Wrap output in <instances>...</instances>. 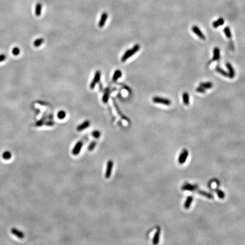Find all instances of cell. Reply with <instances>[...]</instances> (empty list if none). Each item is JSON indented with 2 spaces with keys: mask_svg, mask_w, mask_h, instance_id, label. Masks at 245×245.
I'll return each mask as SVG.
<instances>
[{
  "mask_svg": "<svg viewBox=\"0 0 245 245\" xmlns=\"http://www.w3.org/2000/svg\"><path fill=\"white\" fill-rule=\"evenodd\" d=\"M140 48V46L139 44H135L132 48L128 49L125 52L124 55L121 57V61L122 62L126 61L128 59L131 57V56H133L134 54H135L136 53L138 52Z\"/></svg>",
  "mask_w": 245,
  "mask_h": 245,
  "instance_id": "obj_1",
  "label": "cell"
},
{
  "mask_svg": "<svg viewBox=\"0 0 245 245\" xmlns=\"http://www.w3.org/2000/svg\"><path fill=\"white\" fill-rule=\"evenodd\" d=\"M152 100H153L154 103L162 104L166 106H170V104H171V102L169 99H167V98H162L160 97H153Z\"/></svg>",
  "mask_w": 245,
  "mask_h": 245,
  "instance_id": "obj_2",
  "label": "cell"
},
{
  "mask_svg": "<svg viewBox=\"0 0 245 245\" xmlns=\"http://www.w3.org/2000/svg\"><path fill=\"white\" fill-rule=\"evenodd\" d=\"M100 77L101 72L99 70H97L96 72L95 73L94 78L91 81L90 84V89H93L95 87V85H96L100 80Z\"/></svg>",
  "mask_w": 245,
  "mask_h": 245,
  "instance_id": "obj_3",
  "label": "cell"
},
{
  "mask_svg": "<svg viewBox=\"0 0 245 245\" xmlns=\"http://www.w3.org/2000/svg\"><path fill=\"white\" fill-rule=\"evenodd\" d=\"M220 57V49L218 47H215L214 49H213V57L211 60L209 61L207 63V65H210L212 62L215 61H218L219 60Z\"/></svg>",
  "mask_w": 245,
  "mask_h": 245,
  "instance_id": "obj_4",
  "label": "cell"
},
{
  "mask_svg": "<svg viewBox=\"0 0 245 245\" xmlns=\"http://www.w3.org/2000/svg\"><path fill=\"white\" fill-rule=\"evenodd\" d=\"M112 167H113V162L111 160H110L108 161V162H107V169H106V174H105L106 178L109 179L110 177H111Z\"/></svg>",
  "mask_w": 245,
  "mask_h": 245,
  "instance_id": "obj_5",
  "label": "cell"
},
{
  "mask_svg": "<svg viewBox=\"0 0 245 245\" xmlns=\"http://www.w3.org/2000/svg\"><path fill=\"white\" fill-rule=\"evenodd\" d=\"M107 18H108V14L106 12H103L102 14L101 15L99 23H98V26L100 28H102L105 25Z\"/></svg>",
  "mask_w": 245,
  "mask_h": 245,
  "instance_id": "obj_6",
  "label": "cell"
},
{
  "mask_svg": "<svg viewBox=\"0 0 245 245\" xmlns=\"http://www.w3.org/2000/svg\"><path fill=\"white\" fill-rule=\"evenodd\" d=\"M192 31L194 32V33H195V34H196L197 35H198V37L199 38H200L202 40H205V35L203 34V32H201V31L200 30V29L198 26H193L192 27Z\"/></svg>",
  "mask_w": 245,
  "mask_h": 245,
  "instance_id": "obj_7",
  "label": "cell"
},
{
  "mask_svg": "<svg viewBox=\"0 0 245 245\" xmlns=\"http://www.w3.org/2000/svg\"><path fill=\"white\" fill-rule=\"evenodd\" d=\"M82 147V142L81 141H79L77 143L76 145L74 146V147L72 150V153L74 156H77L78 155L80 152L81 151V149Z\"/></svg>",
  "mask_w": 245,
  "mask_h": 245,
  "instance_id": "obj_8",
  "label": "cell"
},
{
  "mask_svg": "<svg viewBox=\"0 0 245 245\" xmlns=\"http://www.w3.org/2000/svg\"><path fill=\"white\" fill-rule=\"evenodd\" d=\"M226 67L228 68L229 70V78H233L235 76V71L233 69V67L232 65V64L230 62H227L226 63Z\"/></svg>",
  "mask_w": 245,
  "mask_h": 245,
  "instance_id": "obj_9",
  "label": "cell"
},
{
  "mask_svg": "<svg viewBox=\"0 0 245 245\" xmlns=\"http://www.w3.org/2000/svg\"><path fill=\"white\" fill-rule=\"evenodd\" d=\"M188 155H189V153H188V151L186 149L183 151V152L181 153L180 157H179V162L181 164H183L185 162V161H186L187 158L188 157Z\"/></svg>",
  "mask_w": 245,
  "mask_h": 245,
  "instance_id": "obj_10",
  "label": "cell"
},
{
  "mask_svg": "<svg viewBox=\"0 0 245 245\" xmlns=\"http://www.w3.org/2000/svg\"><path fill=\"white\" fill-rule=\"evenodd\" d=\"M11 233L19 239H23L25 237V234H24L23 233L16 228H12L11 230Z\"/></svg>",
  "mask_w": 245,
  "mask_h": 245,
  "instance_id": "obj_11",
  "label": "cell"
},
{
  "mask_svg": "<svg viewBox=\"0 0 245 245\" xmlns=\"http://www.w3.org/2000/svg\"><path fill=\"white\" fill-rule=\"evenodd\" d=\"M197 189V186L195 185H192L189 183L184 184L182 187V189L184 191H195Z\"/></svg>",
  "mask_w": 245,
  "mask_h": 245,
  "instance_id": "obj_12",
  "label": "cell"
},
{
  "mask_svg": "<svg viewBox=\"0 0 245 245\" xmlns=\"http://www.w3.org/2000/svg\"><path fill=\"white\" fill-rule=\"evenodd\" d=\"M41 11H42V5L41 3L38 2L35 6V16L37 17H39L41 14Z\"/></svg>",
  "mask_w": 245,
  "mask_h": 245,
  "instance_id": "obj_13",
  "label": "cell"
},
{
  "mask_svg": "<svg viewBox=\"0 0 245 245\" xmlns=\"http://www.w3.org/2000/svg\"><path fill=\"white\" fill-rule=\"evenodd\" d=\"M90 125V122L89 121L86 120L85 121L83 122H82V124H81L80 125H78V127L77 128V130L78 131H81L85 129L86 128H87L89 127V125Z\"/></svg>",
  "mask_w": 245,
  "mask_h": 245,
  "instance_id": "obj_14",
  "label": "cell"
},
{
  "mask_svg": "<svg viewBox=\"0 0 245 245\" xmlns=\"http://www.w3.org/2000/svg\"><path fill=\"white\" fill-rule=\"evenodd\" d=\"M160 233H161L160 228H158V229H157V230L156 233H155L154 236V237H153V244H157V243H158V242H159L160 236Z\"/></svg>",
  "mask_w": 245,
  "mask_h": 245,
  "instance_id": "obj_15",
  "label": "cell"
},
{
  "mask_svg": "<svg viewBox=\"0 0 245 245\" xmlns=\"http://www.w3.org/2000/svg\"><path fill=\"white\" fill-rule=\"evenodd\" d=\"M122 73L120 70H116L112 77V80L113 81H116L118 79H119L121 77Z\"/></svg>",
  "mask_w": 245,
  "mask_h": 245,
  "instance_id": "obj_16",
  "label": "cell"
},
{
  "mask_svg": "<svg viewBox=\"0 0 245 245\" xmlns=\"http://www.w3.org/2000/svg\"><path fill=\"white\" fill-rule=\"evenodd\" d=\"M224 23V19L222 18H219V19H217V20H216V21L213 22L212 25H213V27L214 28H216L218 27L223 25Z\"/></svg>",
  "mask_w": 245,
  "mask_h": 245,
  "instance_id": "obj_17",
  "label": "cell"
},
{
  "mask_svg": "<svg viewBox=\"0 0 245 245\" xmlns=\"http://www.w3.org/2000/svg\"><path fill=\"white\" fill-rule=\"evenodd\" d=\"M110 89H107L105 90V92L103 94V96L102 98V100L103 102L104 103H107L109 100V97H110Z\"/></svg>",
  "mask_w": 245,
  "mask_h": 245,
  "instance_id": "obj_18",
  "label": "cell"
},
{
  "mask_svg": "<svg viewBox=\"0 0 245 245\" xmlns=\"http://www.w3.org/2000/svg\"><path fill=\"white\" fill-rule=\"evenodd\" d=\"M200 86L203 88L205 89H210L213 87V83L211 82H201L199 85Z\"/></svg>",
  "mask_w": 245,
  "mask_h": 245,
  "instance_id": "obj_19",
  "label": "cell"
},
{
  "mask_svg": "<svg viewBox=\"0 0 245 245\" xmlns=\"http://www.w3.org/2000/svg\"><path fill=\"white\" fill-rule=\"evenodd\" d=\"M183 103L186 106H189L190 103V98H189V94L187 92H184L183 94Z\"/></svg>",
  "mask_w": 245,
  "mask_h": 245,
  "instance_id": "obj_20",
  "label": "cell"
},
{
  "mask_svg": "<svg viewBox=\"0 0 245 245\" xmlns=\"http://www.w3.org/2000/svg\"><path fill=\"white\" fill-rule=\"evenodd\" d=\"M216 71H217L218 73L221 74L223 76L226 77H229V73L228 72H226L225 70H224V69H222L221 67H220L219 66L216 67Z\"/></svg>",
  "mask_w": 245,
  "mask_h": 245,
  "instance_id": "obj_21",
  "label": "cell"
},
{
  "mask_svg": "<svg viewBox=\"0 0 245 245\" xmlns=\"http://www.w3.org/2000/svg\"><path fill=\"white\" fill-rule=\"evenodd\" d=\"M193 201V197L192 196H190L187 198L186 200V202L184 203V208L186 209H189L191 205V203H192Z\"/></svg>",
  "mask_w": 245,
  "mask_h": 245,
  "instance_id": "obj_22",
  "label": "cell"
},
{
  "mask_svg": "<svg viewBox=\"0 0 245 245\" xmlns=\"http://www.w3.org/2000/svg\"><path fill=\"white\" fill-rule=\"evenodd\" d=\"M43 43H44L43 38H38L34 41V46L35 47H39L40 46H41V45H42Z\"/></svg>",
  "mask_w": 245,
  "mask_h": 245,
  "instance_id": "obj_23",
  "label": "cell"
},
{
  "mask_svg": "<svg viewBox=\"0 0 245 245\" xmlns=\"http://www.w3.org/2000/svg\"><path fill=\"white\" fill-rule=\"evenodd\" d=\"M224 33H225L227 38L229 39H232V33H231V31H230V28L228 26L224 28Z\"/></svg>",
  "mask_w": 245,
  "mask_h": 245,
  "instance_id": "obj_24",
  "label": "cell"
},
{
  "mask_svg": "<svg viewBox=\"0 0 245 245\" xmlns=\"http://www.w3.org/2000/svg\"><path fill=\"white\" fill-rule=\"evenodd\" d=\"M198 192H199V193L201 194V195L204 196H205V197H207V198H209V199H212V198H213V196L212 195L211 193L205 192V191H199Z\"/></svg>",
  "mask_w": 245,
  "mask_h": 245,
  "instance_id": "obj_25",
  "label": "cell"
},
{
  "mask_svg": "<svg viewBox=\"0 0 245 245\" xmlns=\"http://www.w3.org/2000/svg\"><path fill=\"white\" fill-rule=\"evenodd\" d=\"M11 157V153L10 152L6 151L2 154V158L5 160H10Z\"/></svg>",
  "mask_w": 245,
  "mask_h": 245,
  "instance_id": "obj_26",
  "label": "cell"
},
{
  "mask_svg": "<svg viewBox=\"0 0 245 245\" xmlns=\"http://www.w3.org/2000/svg\"><path fill=\"white\" fill-rule=\"evenodd\" d=\"M12 54H13L15 56H17L19 55L20 53V49L19 48L17 47H14L13 49H12L11 51Z\"/></svg>",
  "mask_w": 245,
  "mask_h": 245,
  "instance_id": "obj_27",
  "label": "cell"
},
{
  "mask_svg": "<svg viewBox=\"0 0 245 245\" xmlns=\"http://www.w3.org/2000/svg\"><path fill=\"white\" fill-rule=\"evenodd\" d=\"M65 116H66V113L64 111H62L61 110V111H60L57 113V118L58 119H60V120L64 119L65 118Z\"/></svg>",
  "mask_w": 245,
  "mask_h": 245,
  "instance_id": "obj_28",
  "label": "cell"
},
{
  "mask_svg": "<svg viewBox=\"0 0 245 245\" xmlns=\"http://www.w3.org/2000/svg\"><path fill=\"white\" fill-rule=\"evenodd\" d=\"M216 192L217 194V195L219 196V197L220 199H224V198H225V194H224V193L222 191H221L219 189H216Z\"/></svg>",
  "mask_w": 245,
  "mask_h": 245,
  "instance_id": "obj_29",
  "label": "cell"
},
{
  "mask_svg": "<svg viewBox=\"0 0 245 245\" xmlns=\"http://www.w3.org/2000/svg\"><path fill=\"white\" fill-rule=\"evenodd\" d=\"M92 135L94 137H95V138H99V137H100V133L99 131H94L93 132H92Z\"/></svg>",
  "mask_w": 245,
  "mask_h": 245,
  "instance_id": "obj_30",
  "label": "cell"
},
{
  "mask_svg": "<svg viewBox=\"0 0 245 245\" xmlns=\"http://www.w3.org/2000/svg\"><path fill=\"white\" fill-rule=\"evenodd\" d=\"M196 91L198 92H200V93H205V89H204L203 88L201 87V86H199L198 88H197L196 89Z\"/></svg>",
  "mask_w": 245,
  "mask_h": 245,
  "instance_id": "obj_31",
  "label": "cell"
},
{
  "mask_svg": "<svg viewBox=\"0 0 245 245\" xmlns=\"http://www.w3.org/2000/svg\"><path fill=\"white\" fill-rule=\"evenodd\" d=\"M95 146H96V142H92L91 144H90V146H89V150L90 151L92 150H93V149L95 147Z\"/></svg>",
  "mask_w": 245,
  "mask_h": 245,
  "instance_id": "obj_32",
  "label": "cell"
},
{
  "mask_svg": "<svg viewBox=\"0 0 245 245\" xmlns=\"http://www.w3.org/2000/svg\"><path fill=\"white\" fill-rule=\"evenodd\" d=\"M6 59V56L5 54L0 55V62L5 61Z\"/></svg>",
  "mask_w": 245,
  "mask_h": 245,
  "instance_id": "obj_33",
  "label": "cell"
},
{
  "mask_svg": "<svg viewBox=\"0 0 245 245\" xmlns=\"http://www.w3.org/2000/svg\"><path fill=\"white\" fill-rule=\"evenodd\" d=\"M229 46H230V49H232V51H234V46L233 43V42H232V41H230Z\"/></svg>",
  "mask_w": 245,
  "mask_h": 245,
  "instance_id": "obj_34",
  "label": "cell"
},
{
  "mask_svg": "<svg viewBox=\"0 0 245 245\" xmlns=\"http://www.w3.org/2000/svg\"><path fill=\"white\" fill-rule=\"evenodd\" d=\"M46 125H49H49H53V122H52V121H48V122H47Z\"/></svg>",
  "mask_w": 245,
  "mask_h": 245,
  "instance_id": "obj_35",
  "label": "cell"
}]
</instances>
